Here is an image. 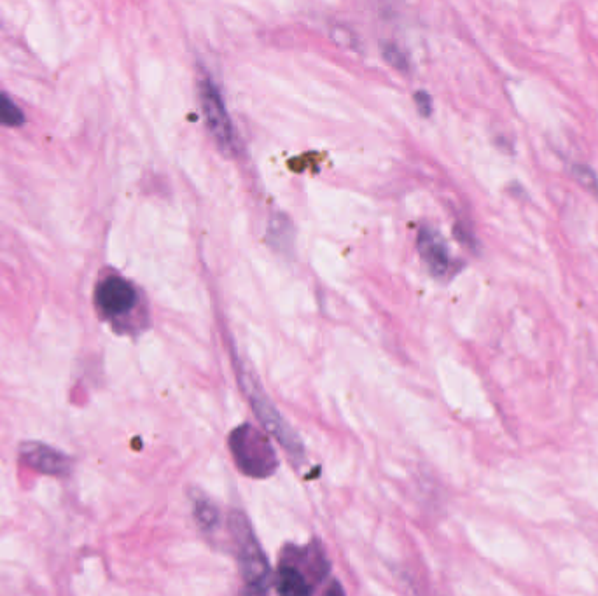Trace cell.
<instances>
[{
	"label": "cell",
	"instance_id": "7c38bea8",
	"mask_svg": "<svg viewBox=\"0 0 598 596\" xmlns=\"http://www.w3.org/2000/svg\"><path fill=\"white\" fill-rule=\"evenodd\" d=\"M574 175L578 177V181L581 182L586 189H590L592 193L598 195L597 177H595V174H593L590 168L583 167V165H576V167H574Z\"/></svg>",
	"mask_w": 598,
	"mask_h": 596
},
{
	"label": "cell",
	"instance_id": "8fae6325",
	"mask_svg": "<svg viewBox=\"0 0 598 596\" xmlns=\"http://www.w3.org/2000/svg\"><path fill=\"white\" fill-rule=\"evenodd\" d=\"M383 56H385V60L397 70H403L406 72L408 70V60H406V56L401 53V49L394 46V44H385L383 46Z\"/></svg>",
	"mask_w": 598,
	"mask_h": 596
},
{
	"label": "cell",
	"instance_id": "30bf717a",
	"mask_svg": "<svg viewBox=\"0 0 598 596\" xmlns=\"http://www.w3.org/2000/svg\"><path fill=\"white\" fill-rule=\"evenodd\" d=\"M0 123L7 126H18L23 123L20 109L2 93H0Z\"/></svg>",
	"mask_w": 598,
	"mask_h": 596
},
{
	"label": "cell",
	"instance_id": "52a82bcc",
	"mask_svg": "<svg viewBox=\"0 0 598 596\" xmlns=\"http://www.w3.org/2000/svg\"><path fill=\"white\" fill-rule=\"evenodd\" d=\"M418 250L434 275H443L450 268V254L443 238L431 228H422L418 233Z\"/></svg>",
	"mask_w": 598,
	"mask_h": 596
},
{
	"label": "cell",
	"instance_id": "8992f818",
	"mask_svg": "<svg viewBox=\"0 0 598 596\" xmlns=\"http://www.w3.org/2000/svg\"><path fill=\"white\" fill-rule=\"evenodd\" d=\"M137 303V294L130 282L112 277L98 285L97 305L107 317H119L130 312Z\"/></svg>",
	"mask_w": 598,
	"mask_h": 596
},
{
	"label": "cell",
	"instance_id": "4fadbf2b",
	"mask_svg": "<svg viewBox=\"0 0 598 596\" xmlns=\"http://www.w3.org/2000/svg\"><path fill=\"white\" fill-rule=\"evenodd\" d=\"M415 102H417L418 111H420V114H424V116H429V114H431V98H429L427 93H424V91H418L417 95H415Z\"/></svg>",
	"mask_w": 598,
	"mask_h": 596
},
{
	"label": "cell",
	"instance_id": "5bb4252c",
	"mask_svg": "<svg viewBox=\"0 0 598 596\" xmlns=\"http://www.w3.org/2000/svg\"><path fill=\"white\" fill-rule=\"evenodd\" d=\"M324 596H345V593H343V588H341L340 584L333 581V583L329 584V588H327L326 595Z\"/></svg>",
	"mask_w": 598,
	"mask_h": 596
},
{
	"label": "cell",
	"instance_id": "6da1fadb",
	"mask_svg": "<svg viewBox=\"0 0 598 596\" xmlns=\"http://www.w3.org/2000/svg\"><path fill=\"white\" fill-rule=\"evenodd\" d=\"M228 525L237 551L240 574L244 579L245 595L268 596L272 584V567L252 530L251 521L247 520L245 514L235 511L230 514Z\"/></svg>",
	"mask_w": 598,
	"mask_h": 596
},
{
	"label": "cell",
	"instance_id": "ba28073f",
	"mask_svg": "<svg viewBox=\"0 0 598 596\" xmlns=\"http://www.w3.org/2000/svg\"><path fill=\"white\" fill-rule=\"evenodd\" d=\"M193 516L203 532H212L219 525V511L216 504L203 493L193 495Z\"/></svg>",
	"mask_w": 598,
	"mask_h": 596
},
{
	"label": "cell",
	"instance_id": "3957f363",
	"mask_svg": "<svg viewBox=\"0 0 598 596\" xmlns=\"http://www.w3.org/2000/svg\"><path fill=\"white\" fill-rule=\"evenodd\" d=\"M238 378H240L242 389L249 397L252 408L258 415L259 422L263 423V427L268 432H272L275 439L282 444V448L287 450L294 465L303 464L305 462L303 444L299 441V437L294 434V430L287 425L286 420L280 416L272 401L266 397L265 392L259 387V383L245 371V368L238 369Z\"/></svg>",
	"mask_w": 598,
	"mask_h": 596
},
{
	"label": "cell",
	"instance_id": "7a4b0ae2",
	"mask_svg": "<svg viewBox=\"0 0 598 596\" xmlns=\"http://www.w3.org/2000/svg\"><path fill=\"white\" fill-rule=\"evenodd\" d=\"M228 446L235 464L247 478H270L279 469V457L273 450L272 441L251 423L231 430Z\"/></svg>",
	"mask_w": 598,
	"mask_h": 596
},
{
	"label": "cell",
	"instance_id": "9c48e42d",
	"mask_svg": "<svg viewBox=\"0 0 598 596\" xmlns=\"http://www.w3.org/2000/svg\"><path fill=\"white\" fill-rule=\"evenodd\" d=\"M268 236H270V243L275 249L287 250L293 245V226L291 222L284 215H273L270 221V229H268Z\"/></svg>",
	"mask_w": 598,
	"mask_h": 596
},
{
	"label": "cell",
	"instance_id": "277c9868",
	"mask_svg": "<svg viewBox=\"0 0 598 596\" xmlns=\"http://www.w3.org/2000/svg\"><path fill=\"white\" fill-rule=\"evenodd\" d=\"M200 98H202L203 116L210 133L214 135L217 144L223 147L224 151H231L235 146V133L223 97L210 77L200 79Z\"/></svg>",
	"mask_w": 598,
	"mask_h": 596
},
{
	"label": "cell",
	"instance_id": "5b68a950",
	"mask_svg": "<svg viewBox=\"0 0 598 596\" xmlns=\"http://www.w3.org/2000/svg\"><path fill=\"white\" fill-rule=\"evenodd\" d=\"M20 457L28 467H32L46 476H56V478L67 476L72 467L70 458L65 453L51 448L48 444H21Z\"/></svg>",
	"mask_w": 598,
	"mask_h": 596
}]
</instances>
